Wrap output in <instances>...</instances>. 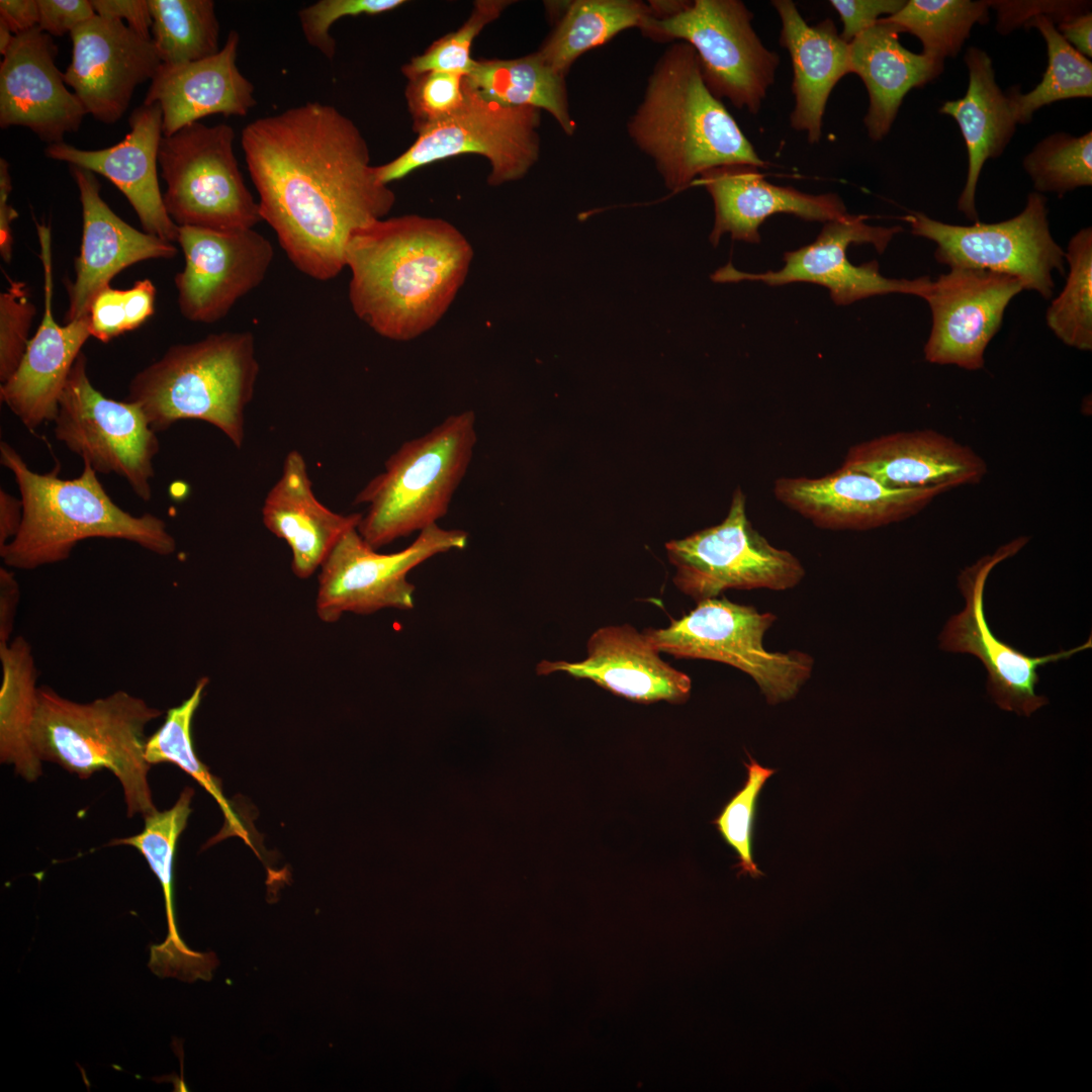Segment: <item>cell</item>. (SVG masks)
<instances>
[{
	"label": "cell",
	"instance_id": "46",
	"mask_svg": "<svg viewBox=\"0 0 1092 1092\" xmlns=\"http://www.w3.org/2000/svg\"><path fill=\"white\" fill-rule=\"evenodd\" d=\"M156 287L150 279L138 280L128 289L110 285L93 299L89 313L92 337L107 343L123 333L135 330L153 313Z\"/></svg>",
	"mask_w": 1092,
	"mask_h": 1092
},
{
	"label": "cell",
	"instance_id": "42",
	"mask_svg": "<svg viewBox=\"0 0 1092 1092\" xmlns=\"http://www.w3.org/2000/svg\"><path fill=\"white\" fill-rule=\"evenodd\" d=\"M1065 258L1070 270L1066 284L1046 310V324L1066 345L1092 348V231H1079L1069 242Z\"/></svg>",
	"mask_w": 1092,
	"mask_h": 1092
},
{
	"label": "cell",
	"instance_id": "59",
	"mask_svg": "<svg viewBox=\"0 0 1092 1092\" xmlns=\"http://www.w3.org/2000/svg\"><path fill=\"white\" fill-rule=\"evenodd\" d=\"M14 37L15 34L10 26L4 19L0 18V54L2 56L7 53Z\"/></svg>",
	"mask_w": 1092,
	"mask_h": 1092
},
{
	"label": "cell",
	"instance_id": "17",
	"mask_svg": "<svg viewBox=\"0 0 1092 1092\" xmlns=\"http://www.w3.org/2000/svg\"><path fill=\"white\" fill-rule=\"evenodd\" d=\"M867 215L846 213L826 221L811 244L785 254V265L778 271L752 274L740 272L731 265L718 270L715 281H762L768 285L809 282L826 287L832 300L847 305L856 300L888 293H905L924 298L928 293L929 277L891 279L884 277L877 261L855 266L847 259L849 245L872 244L883 253L901 226H873L866 223Z\"/></svg>",
	"mask_w": 1092,
	"mask_h": 1092
},
{
	"label": "cell",
	"instance_id": "4",
	"mask_svg": "<svg viewBox=\"0 0 1092 1092\" xmlns=\"http://www.w3.org/2000/svg\"><path fill=\"white\" fill-rule=\"evenodd\" d=\"M0 460L13 474L23 507L18 533L0 548L5 566L31 570L62 562L89 538L125 540L162 556L176 551L166 523L117 506L89 462L83 461L81 474L72 479L60 478L59 469L38 473L5 441L0 443Z\"/></svg>",
	"mask_w": 1092,
	"mask_h": 1092
},
{
	"label": "cell",
	"instance_id": "36",
	"mask_svg": "<svg viewBox=\"0 0 1092 1092\" xmlns=\"http://www.w3.org/2000/svg\"><path fill=\"white\" fill-rule=\"evenodd\" d=\"M464 80L483 96L505 105L546 110L564 133L575 132L565 76L543 63L536 53L513 60L475 61Z\"/></svg>",
	"mask_w": 1092,
	"mask_h": 1092
},
{
	"label": "cell",
	"instance_id": "5",
	"mask_svg": "<svg viewBox=\"0 0 1092 1092\" xmlns=\"http://www.w3.org/2000/svg\"><path fill=\"white\" fill-rule=\"evenodd\" d=\"M258 374L251 332L211 334L169 347L132 377L126 400L141 406L157 433L179 421H203L240 449Z\"/></svg>",
	"mask_w": 1092,
	"mask_h": 1092
},
{
	"label": "cell",
	"instance_id": "24",
	"mask_svg": "<svg viewBox=\"0 0 1092 1092\" xmlns=\"http://www.w3.org/2000/svg\"><path fill=\"white\" fill-rule=\"evenodd\" d=\"M82 204L83 231L75 278L67 287L66 323L86 317L95 296L123 269L145 260L171 259L173 243L122 220L100 195L94 173L70 166Z\"/></svg>",
	"mask_w": 1092,
	"mask_h": 1092
},
{
	"label": "cell",
	"instance_id": "32",
	"mask_svg": "<svg viewBox=\"0 0 1092 1092\" xmlns=\"http://www.w3.org/2000/svg\"><path fill=\"white\" fill-rule=\"evenodd\" d=\"M900 33L897 25L881 18L849 42L851 73L859 76L869 94L863 122L876 142L889 133L906 94L943 71L944 62L905 49Z\"/></svg>",
	"mask_w": 1092,
	"mask_h": 1092
},
{
	"label": "cell",
	"instance_id": "48",
	"mask_svg": "<svg viewBox=\"0 0 1092 1092\" xmlns=\"http://www.w3.org/2000/svg\"><path fill=\"white\" fill-rule=\"evenodd\" d=\"M403 3V0H320L299 10L298 18L307 43L332 60L336 55V40L330 30L340 18L376 15Z\"/></svg>",
	"mask_w": 1092,
	"mask_h": 1092
},
{
	"label": "cell",
	"instance_id": "52",
	"mask_svg": "<svg viewBox=\"0 0 1092 1092\" xmlns=\"http://www.w3.org/2000/svg\"><path fill=\"white\" fill-rule=\"evenodd\" d=\"M37 26L52 36L70 34L76 27L96 15L91 1L88 0H37Z\"/></svg>",
	"mask_w": 1092,
	"mask_h": 1092
},
{
	"label": "cell",
	"instance_id": "27",
	"mask_svg": "<svg viewBox=\"0 0 1092 1092\" xmlns=\"http://www.w3.org/2000/svg\"><path fill=\"white\" fill-rule=\"evenodd\" d=\"M842 466L895 488L944 486L949 490L982 481L988 468L972 448L933 430L898 432L855 444Z\"/></svg>",
	"mask_w": 1092,
	"mask_h": 1092
},
{
	"label": "cell",
	"instance_id": "21",
	"mask_svg": "<svg viewBox=\"0 0 1092 1092\" xmlns=\"http://www.w3.org/2000/svg\"><path fill=\"white\" fill-rule=\"evenodd\" d=\"M944 486L926 488L889 487L874 477L841 465L827 475L780 477L776 498L829 530H870L906 520L948 491Z\"/></svg>",
	"mask_w": 1092,
	"mask_h": 1092
},
{
	"label": "cell",
	"instance_id": "16",
	"mask_svg": "<svg viewBox=\"0 0 1092 1092\" xmlns=\"http://www.w3.org/2000/svg\"><path fill=\"white\" fill-rule=\"evenodd\" d=\"M1027 542V537H1018L961 571L958 585L965 606L944 624L938 642L944 651L977 657L987 671V690L995 704L1002 710L1029 717L1049 703L1044 696L1035 692L1039 682L1038 669L1090 649L1092 637L1068 650L1031 656L994 635L985 615L987 579L999 563L1013 557Z\"/></svg>",
	"mask_w": 1092,
	"mask_h": 1092
},
{
	"label": "cell",
	"instance_id": "23",
	"mask_svg": "<svg viewBox=\"0 0 1092 1092\" xmlns=\"http://www.w3.org/2000/svg\"><path fill=\"white\" fill-rule=\"evenodd\" d=\"M43 268L44 310L14 374L0 387V398L29 431L54 422L58 401L81 348L91 336L88 315L61 326L53 314L52 234L35 222Z\"/></svg>",
	"mask_w": 1092,
	"mask_h": 1092
},
{
	"label": "cell",
	"instance_id": "35",
	"mask_svg": "<svg viewBox=\"0 0 1092 1092\" xmlns=\"http://www.w3.org/2000/svg\"><path fill=\"white\" fill-rule=\"evenodd\" d=\"M0 758L28 782L41 775L31 728L36 710V668L29 642L21 635L0 643Z\"/></svg>",
	"mask_w": 1092,
	"mask_h": 1092
},
{
	"label": "cell",
	"instance_id": "19",
	"mask_svg": "<svg viewBox=\"0 0 1092 1092\" xmlns=\"http://www.w3.org/2000/svg\"><path fill=\"white\" fill-rule=\"evenodd\" d=\"M1023 289L1018 278L989 270L954 268L939 275L924 296L932 313L925 359L967 370L983 368L985 350L1006 307Z\"/></svg>",
	"mask_w": 1092,
	"mask_h": 1092
},
{
	"label": "cell",
	"instance_id": "57",
	"mask_svg": "<svg viewBox=\"0 0 1092 1092\" xmlns=\"http://www.w3.org/2000/svg\"><path fill=\"white\" fill-rule=\"evenodd\" d=\"M1063 38L1084 57L1092 56V13L1086 11L1058 23Z\"/></svg>",
	"mask_w": 1092,
	"mask_h": 1092
},
{
	"label": "cell",
	"instance_id": "53",
	"mask_svg": "<svg viewBox=\"0 0 1092 1092\" xmlns=\"http://www.w3.org/2000/svg\"><path fill=\"white\" fill-rule=\"evenodd\" d=\"M91 4L98 16L125 20L131 30L152 39L153 19L148 0H91Z\"/></svg>",
	"mask_w": 1092,
	"mask_h": 1092
},
{
	"label": "cell",
	"instance_id": "3",
	"mask_svg": "<svg viewBox=\"0 0 1092 1092\" xmlns=\"http://www.w3.org/2000/svg\"><path fill=\"white\" fill-rule=\"evenodd\" d=\"M627 132L674 192L713 168L765 166L723 102L706 86L693 47L680 40L656 61Z\"/></svg>",
	"mask_w": 1092,
	"mask_h": 1092
},
{
	"label": "cell",
	"instance_id": "29",
	"mask_svg": "<svg viewBox=\"0 0 1092 1092\" xmlns=\"http://www.w3.org/2000/svg\"><path fill=\"white\" fill-rule=\"evenodd\" d=\"M710 193L715 209L710 235L716 246L721 237L758 243L759 226L775 214L787 213L805 220L826 222L847 213L842 199L834 194L812 195L792 187L774 185L750 165H727L704 172L699 179Z\"/></svg>",
	"mask_w": 1092,
	"mask_h": 1092
},
{
	"label": "cell",
	"instance_id": "25",
	"mask_svg": "<svg viewBox=\"0 0 1092 1092\" xmlns=\"http://www.w3.org/2000/svg\"><path fill=\"white\" fill-rule=\"evenodd\" d=\"M128 121L129 132L111 147L83 150L62 142L48 145L44 155L104 176L126 197L144 232L177 242L179 226L166 210L158 181L162 109L158 103L143 104L131 112Z\"/></svg>",
	"mask_w": 1092,
	"mask_h": 1092
},
{
	"label": "cell",
	"instance_id": "51",
	"mask_svg": "<svg viewBox=\"0 0 1092 1092\" xmlns=\"http://www.w3.org/2000/svg\"><path fill=\"white\" fill-rule=\"evenodd\" d=\"M905 0H830L842 22L841 37L850 42L854 37L874 26L883 15H894Z\"/></svg>",
	"mask_w": 1092,
	"mask_h": 1092
},
{
	"label": "cell",
	"instance_id": "30",
	"mask_svg": "<svg viewBox=\"0 0 1092 1092\" xmlns=\"http://www.w3.org/2000/svg\"><path fill=\"white\" fill-rule=\"evenodd\" d=\"M361 519L360 513H335L316 498L306 462L297 450L286 455L281 475L262 507L265 527L287 543L292 553V571L299 578L313 574L343 535L357 528Z\"/></svg>",
	"mask_w": 1092,
	"mask_h": 1092
},
{
	"label": "cell",
	"instance_id": "37",
	"mask_svg": "<svg viewBox=\"0 0 1092 1092\" xmlns=\"http://www.w3.org/2000/svg\"><path fill=\"white\" fill-rule=\"evenodd\" d=\"M653 9L638 0H575L565 9L548 38L536 52L555 72L566 76L573 63L619 32L639 28Z\"/></svg>",
	"mask_w": 1092,
	"mask_h": 1092
},
{
	"label": "cell",
	"instance_id": "28",
	"mask_svg": "<svg viewBox=\"0 0 1092 1092\" xmlns=\"http://www.w3.org/2000/svg\"><path fill=\"white\" fill-rule=\"evenodd\" d=\"M240 35L231 30L214 55L182 64H161L144 104L158 103L163 135L212 115L245 116L256 105L254 85L237 67Z\"/></svg>",
	"mask_w": 1092,
	"mask_h": 1092
},
{
	"label": "cell",
	"instance_id": "11",
	"mask_svg": "<svg viewBox=\"0 0 1092 1092\" xmlns=\"http://www.w3.org/2000/svg\"><path fill=\"white\" fill-rule=\"evenodd\" d=\"M464 101L448 117L422 125L401 155L375 166L385 185L415 170L462 154H477L490 165L487 182L497 186L523 178L540 156L541 110L505 105L470 87L463 78Z\"/></svg>",
	"mask_w": 1092,
	"mask_h": 1092
},
{
	"label": "cell",
	"instance_id": "44",
	"mask_svg": "<svg viewBox=\"0 0 1092 1092\" xmlns=\"http://www.w3.org/2000/svg\"><path fill=\"white\" fill-rule=\"evenodd\" d=\"M512 2L478 0L468 19L456 31L434 42L424 54L413 58L401 71L410 80L431 71L455 73L465 77L475 60L470 56L473 39L482 28L498 18Z\"/></svg>",
	"mask_w": 1092,
	"mask_h": 1092
},
{
	"label": "cell",
	"instance_id": "12",
	"mask_svg": "<svg viewBox=\"0 0 1092 1092\" xmlns=\"http://www.w3.org/2000/svg\"><path fill=\"white\" fill-rule=\"evenodd\" d=\"M665 549L675 567L673 583L697 603L727 589L787 590L806 574L794 554L774 546L753 528L740 488L723 522L671 540Z\"/></svg>",
	"mask_w": 1092,
	"mask_h": 1092
},
{
	"label": "cell",
	"instance_id": "50",
	"mask_svg": "<svg viewBox=\"0 0 1092 1092\" xmlns=\"http://www.w3.org/2000/svg\"><path fill=\"white\" fill-rule=\"evenodd\" d=\"M997 11V30L1007 34L1036 16H1046L1054 23L1088 11L1089 1H988Z\"/></svg>",
	"mask_w": 1092,
	"mask_h": 1092
},
{
	"label": "cell",
	"instance_id": "1",
	"mask_svg": "<svg viewBox=\"0 0 1092 1092\" xmlns=\"http://www.w3.org/2000/svg\"><path fill=\"white\" fill-rule=\"evenodd\" d=\"M241 144L262 220L293 266L315 280L338 276L349 238L395 203L360 129L332 105L309 101L257 118Z\"/></svg>",
	"mask_w": 1092,
	"mask_h": 1092
},
{
	"label": "cell",
	"instance_id": "47",
	"mask_svg": "<svg viewBox=\"0 0 1092 1092\" xmlns=\"http://www.w3.org/2000/svg\"><path fill=\"white\" fill-rule=\"evenodd\" d=\"M36 309L25 282L9 279L0 294V381L6 382L18 368L29 338Z\"/></svg>",
	"mask_w": 1092,
	"mask_h": 1092
},
{
	"label": "cell",
	"instance_id": "40",
	"mask_svg": "<svg viewBox=\"0 0 1092 1092\" xmlns=\"http://www.w3.org/2000/svg\"><path fill=\"white\" fill-rule=\"evenodd\" d=\"M152 40L162 64H182L216 54L219 23L211 0H148Z\"/></svg>",
	"mask_w": 1092,
	"mask_h": 1092
},
{
	"label": "cell",
	"instance_id": "41",
	"mask_svg": "<svg viewBox=\"0 0 1092 1092\" xmlns=\"http://www.w3.org/2000/svg\"><path fill=\"white\" fill-rule=\"evenodd\" d=\"M988 1L909 0L894 15L882 17L915 35L922 43V54L944 62L954 57L976 23L989 19Z\"/></svg>",
	"mask_w": 1092,
	"mask_h": 1092
},
{
	"label": "cell",
	"instance_id": "15",
	"mask_svg": "<svg viewBox=\"0 0 1092 1092\" xmlns=\"http://www.w3.org/2000/svg\"><path fill=\"white\" fill-rule=\"evenodd\" d=\"M465 531L437 524L421 531L406 548L379 553L359 534L349 530L321 565L315 600L317 617L325 623L345 613L370 615L382 609L411 610L415 585L407 573L431 557L467 544Z\"/></svg>",
	"mask_w": 1092,
	"mask_h": 1092
},
{
	"label": "cell",
	"instance_id": "18",
	"mask_svg": "<svg viewBox=\"0 0 1092 1092\" xmlns=\"http://www.w3.org/2000/svg\"><path fill=\"white\" fill-rule=\"evenodd\" d=\"M185 266L174 279L181 314L211 324L264 280L274 258L270 241L254 229L220 232L179 226Z\"/></svg>",
	"mask_w": 1092,
	"mask_h": 1092
},
{
	"label": "cell",
	"instance_id": "2",
	"mask_svg": "<svg viewBox=\"0 0 1092 1092\" xmlns=\"http://www.w3.org/2000/svg\"><path fill=\"white\" fill-rule=\"evenodd\" d=\"M472 258L465 236L442 218L378 219L356 231L345 247L351 307L379 336L414 340L446 313Z\"/></svg>",
	"mask_w": 1092,
	"mask_h": 1092
},
{
	"label": "cell",
	"instance_id": "49",
	"mask_svg": "<svg viewBox=\"0 0 1092 1092\" xmlns=\"http://www.w3.org/2000/svg\"><path fill=\"white\" fill-rule=\"evenodd\" d=\"M463 76L431 71L408 80L405 97L414 128L453 114L464 101Z\"/></svg>",
	"mask_w": 1092,
	"mask_h": 1092
},
{
	"label": "cell",
	"instance_id": "54",
	"mask_svg": "<svg viewBox=\"0 0 1092 1092\" xmlns=\"http://www.w3.org/2000/svg\"><path fill=\"white\" fill-rule=\"evenodd\" d=\"M8 163L4 158L0 159V254L6 263H10L13 253L12 222L18 216V212L8 204V197L12 191V182L9 174Z\"/></svg>",
	"mask_w": 1092,
	"mask_h": 1092
},
{
	"label": "cell",
	"instance_id": "13",
	"mask_svg": "<svg viewBox=\"0 0 1092 1092\" xmlns=\"http://www.w3.org/2000/svg\"><path fill=\"white\" fill-rule=\"evenodd\" d=\"M54 434L97 473H114L144 502L152 498L157 432L134 402L106 397L91 383L80 353L58 401Z\"/></svg>",
	"mask_w": 1092,
	"mask_h": 1092
},
{
	"label": "cell",
	"instance_id": "20",
	"mask_svg": "<svg viewBox=\"0 0 1092 1092\" xmlns=\"http://www.w3.org/2000/svg\"><path fill=\"white\" fill-rule=\"evenodd\" d=\"M72 59L65 82L87 114L112 124L127 110L136 87L152 80L162 62L152 39L120 20L98 16L70 33Z\"/></svg>",
	"mask_w": 1092,
	"mask_h": 1092
},
{
	"label": "cell",
	"instance_id": "34",
	"mask_svg": "<svg viewBox=\"0 0 1092 1092\" xmlns=\"http://www.w3.org/2000/svg\"><path fill=\"white\" fill-rule=\"evenodd\" d=\"M969 71V85L964 97L945 101L939 111L951 116L961 129L968 154L965 187L958 208L972 221H978L976 190L984 164L999 157L1013 136L1017 121L1011 102L997 85L991 58L971 47L964 57Z\"/></svg>",
	"mask_w": 1092,
	"mask_h": 1092
},
{
	"label": "cell",
	"instance_id": "56",
	"mask_svg": "<svg viewBox=\"0 0 1092 1092\" xmlns=\"http://www.w3.org/2000/svg\"><path fill=\"white\" fill-rule=\"evenodd\" d=\"M0 18L7 22L15 35L32 29L39 22L37 0H1Z\"/></svg>",
	"mask_w": 1092,
	"mask_h": 1092
},
{
	"label": "cell",
	"instance_id": "38",
	"mask_svg": "<svg viewBox=\"0 0 1092 1092\" xmlns=\"http://www.w3.org/2000/svg\"><path fill=\"white\" fill-rule=\"evenodd\" d=\"M208 681L206 676L198 678L191 695L179 706L168 710L165 722L147 739L145 757L151 765L174 763L190 775L213 797L224 815L221 838L236 835L253 847L247 830L224 797L219 781L208 771L194 750L192 720Z\"/></svg>",
	"mask_w": 1092,
	"mask_h": 1092
},
{
	"label": "cell",
	"instance_id": "9",
	"mask_svg": "<svg viewBox=\"0 0 1092 1092\" xmlns=\"http://www.w3.org/2000/svg\"><path fill=\"white\" fill-rule=\"evenodd\" d=\"M752 19L739 0L679 1L667 15L648 16L639 29L656 41L692 46L711 93L756 114L775 82L780 57L761 42Z\"/></svg>",
	"mask_w": 1092,
	"mask_h": 1092
},
{
	"label": "cell",
	"instance_id": "14",
	"mask_svg": "<svg viewBox=\"0 0 1092 1092\" xmlns=\"http://www.w3.org/2000/svg\"><path fill=\"white\" fill-rule=\"evenodd\" d=\"M904 219L913 235L936 244L935 260L950 269L1011 275L1020 280L1024 289L1034 290L1046 299L1053 295L1052 272H1065V252L1049 228L1046 198L1036 191L1029 193L1019 214L1000 222L957 225L921 212H911Z\"/></svg>",
	"mask_w": 1092,
	"mask_h": 1092
},
{
	"label": "cell",
	"instance_id": "26",
	"mask_svg": "<svg viewBox=\"0 0 1092 1092\" xmlns=\"http://www.w3.org/2000/svg\"><path fill=\"white\" fill-rule=\"evenodd\" d=\"M586 647L583 660H543L536 667L537 673L566 672L639 703L680 704L690 697V676L663 661L646 634L629 624L598 629Z\"/></svg>",
	"mask_w": 1092,
	"mask_h": 1092
},
{
	"label": "cell",
	"instance_id": "8",
	"mask_svg": "<svg viewBox=\"0 0 1092 1092\" xmlns=\"http://www.w3.org/2000/svg\"><path fill=\"white\" fill-rule=\"evenodd\" d=\"M777 617L725 597L700 601L666 628L644 633L659 651L676 658L706 659L748 674L770 705L793 699L810 678L813 657L799 650L769 651L764 635Z\"/></svg>",
	"mask_w": 1092,
	"mask_h": 1092
},
{
	"label": "cell",
	"instance_id": "55",
	"mask_svg": "<svg viewBox=\"0 0 1092 1092\" xmlns=\"http://www.w3.org/2000/svg\"><path fill=\"white\" fill-rule=\"evenodd\" d=\"M20 586L14 573L0 567V643H8L14 630Z\"/></svg>",
	"mask_w": 1092,
	"mask_h": 1092
},
{
	"label": "cell",
	"instance_id": "6",
	"mask_svg": "<svg viewBox=\"0 0 1092 1092\" xmlns=\"http://www.w3.org/2000/svg\"><path fill=\"white\" fill-rule=\"evenodd\" d=\"M161 715L122 690L79 703L41 686L31 728L33 749L40 761L57 763L83 780L111 771L121 785L127 816H146L157 809L148 780L145 731Z\"/></svg>",
	"mask_w": 1092,
	"mask_h": 1092
},
{
	"label": "cell",
	"instance_id": "10",
	"mask_svg": "<svg viewBox=\"0 0 1092 1092\" xmlns=\"http://www.w3.org/2000/svg\"><path fill=\"white\" fill-rule=\"evenodd\" d=\"M235 138L229 124L201 122L163 135L158 153L166 183L163 200L178 226L233 232L253 229L262 220L239 168Z\"/></svg>",
	"mask_w": 1092,
	"mask_h": 1092
},
{
	"label": "cell",
	"instance_id": "43",
	"mask_svg": "<svg viewBox=\"0 0 1092 1092\" xmlns=\"http://www.w3.org/2000/svg\"><path fill=\"white\" fill-rule=\"evenodd\" d=\"M1023 168L1036 192L1062 197L1068 191L1092 184V132L1073 136L1053 133L1039 142L1023 159Z\"/></svg>",
	"mask_w": 1092,
	"mask_h": 1092
},
{
	"label": "cell",
	"instance_id": "31",
	"mask_svg": "<svg viewBox=\"0 0 1092 1092\" xmlns=\"http://www.w3.org/2000/svg\"><path fill=\"white\" fill-rule=\"evenodd\" d=\"M781 21L780 43L791 57L795 106L791 126L806 131L809 143H818L829 95L838 81L851 73L849 42L826 18L809 25L791 0H774Z\"/></svg>",
	"mask_w": 1092,
	"mask_h": 1092
},
{
	"label": "cell",
	"instance_id": "58",
	"mask_svg": "<svg viewBox=\"0 0 1092 1092\" xmlns=\"http://www.w3.org/2000/svg\"><path fill=\"white\" fill-rule=\"evenodd\" d=\"M23 515L20 498L0 489V548L5 546L18 533Z\"/></svg>",
	"mask_w": 1092,
	"mask_h": 1092
},
{
	"label": "cell",
	"instance_id": "7",
	"mask_svg": "<svg viewBox=\"0 0 1092 1092\" xmlns=\"http://www.w3.org/2000/svg\"><path fill=\"white\" fill-rule=\"evenodd\" d=\"M475 422L473 411L451 415L389 456L354 499L368 505L357 527L366 543L379 549L447 514L473 455Z\"/></svg>",
	"mask_w": 1092,
	"mask_h": 1092
},
{
	"label": "cell",
	"instance_id": "33",
	"mask_svg": "<svg viewBox=\"0 0 1092 1092\" xmlns=\"http://www.w3.org/2000/svg\"><path fill=\"white\" fill-rule=\"evenodd\" d=\"M194 791L185 788L176 803L164 811H154L146 816L141 833L112 840L109 845H130L146 858L163 890L168 932L166 939L150 948L149 968L161 978L175 977L192 982L209 980L217 965L214 953L198 952L186 946L177 930L174 893L173 863L177 841L187 825L191 814Z\"/></svg>",
	"mask_w": 1092,
	"mask_h": 1092
},
{
	"label": "cell",
	"instance_id": "22",
	"mask_svg": "<svg viewBox=\"0 0 1092 1092\" xmlns=\"http://www.w3.org/2000/svg\"><path fill=\"white\" fill-rule=\"evenodd\" d=\"M58 47L38 26L15 35L0 63V127L23 126L48 145L76 132L87 114L57 65Z\"/></svg>",
	"mask_w": 1092,
	"mask_h": 1092
},
{
	"label": "cell",
	"instance_id": "45",
	"mask_svg": "<svg viewBox=\"0 0 1092 1092\" xmlns=\"http://www.w3.org/2000/svg\"><path fill=\"white\" fill-rule=\"evenodd\" d=\"M748 759L749 762L744 763L747 769L744 785L725 805L713 823L737 854L738 877L749 875L752 878H758L763 874L758 870L752 856L757 799L765 782L776 772V769L760 765L750 754H748Z\"/></svg>",
	"mask_w": 1092,
	"mask_h": 1092
},
{
	"label": "cell",
	"instance_id": "39",
	"mask_svg": "<svg viewBox=\"0 0 1092 1092\" xmlns=\"http://www.w3.org/2000/svg\"><path fill=\"white\" fill-rule=\"evenodd\" d=\"M1035 27L1046 44L1048 66L1041 81L1029 92L1017 88L1007 94L1017 123H1027L1033 113L1051 103L1092 96V63L1070 46L1046 16H1036L1025 25Z\"/></svg>",
	"mask_w": 1092,
	"mask_h": 1092
}]
</instances>
